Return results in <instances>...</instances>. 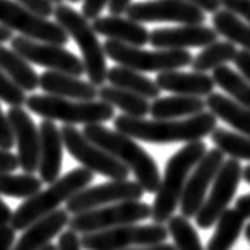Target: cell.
<instances>
[{
  "label": "cell",
  "instance_id": "b9f144b4",
  "mask_svg": "<svg viewBox=\"0 0 250 250\" xmlns=\"http://www.w3.org/2000/svg\"><path fill=\"white\" fill-rule=\"evenodd\" d=\"M232 62L236 64L241 76L250 83V52L249 50H239V52L236 53Z\"/></svg>",
  "mask_w": 250,
  "mask_h": 250
},
{
  "label": "cell",
  "instance_id": "5b68a950",
  "mask_svg": "<svg viewBox=\"0 0 250 250\" xmlns=\"http://www.w3.org/2000/svg\"><path fill=\"white\" fill-rule=\"evenodd\" d=\"M53 18L81 48L82 62L85 74L88 76V82L93 83L95 87H103L107 74L106 53L90 21L77 10L64 3L56 5L53 10Z\"/></svg>",
  "mask_w": 250,
  "mask_h": 250
},
{
  "label": "cell",
  "instance_id": "44dd1931",
  "mask_svg": "<svg viewBox=\"0 0 250 250\" xmlns=\"http://www.w3.org/2000/svg\"><path fill=\"white\" fill-rule=\"evenodd\" d=\"M92 27L96 34L107 37V41H116L121 43L133 45V47H145L149 43V31L130 18L122 16H98L93 20Z\"/></svg>",
  "mask_w": 250,
  "mask_h": 250
},
{
  "label": "cell",
  "instance_id": "ee69618b",
  "mask_svg": "<svg viewBox=\"0 0 250 250\" xmlns=\"http://www.w3.org/2000/svg\"><path fill=\"white\" fill-rule=\"evenodd\" d=\"M20 167L18 157L10 151L0 149V172H15Z\"/></svg>",
  "mask_w": 250,
  "mask_h": 250
},
{
  "label": "cell",
  "instance_id": "f907efd6",
  "mask_svg": "<svg viewBox=\"0 0 250 250\" xmlns=\"http://www.w3.org/2000/svg\"><path fill=\"white\" fill-rule=\"evenodd\" d=\"M13 39V31H10L8 27H5L0 24V43H3V42H8Z\"/></svg>",
  "mask_w": 250,
  "mask_h": 250
},
{
  "label": "cell",
  "instance_id": "e575fe53",
  "mask_svg": "<svg viewBox=\"0 0 250 250\" xmlns=\"http://www.w3.org/2000/svg\"><path fill=\"white\" fill-rule=\"evenodd\" d=\"M167 231L168 236H172L173 246L177 247V250H206L194 226L181 215H173L167 221Z\"/></svg>",
  "mask_w": 250,
  "mask_h": 250
},
{
  "label": "cell",
  "instance_id": "7c38bea8",
  "mask_svg": "<svg viewBox=\"0 0 250 250\" xmlns=\"http://www.w3.org/2000/svg\"><path fill=\"white\" fill-rule=\"evenodd\" d=\"M242 180V166L237 159L225 161L212 183L210 194L206 197L202 207L196 213V225L202 229H208L217 223L225 210L236 196Z\"/></svg>",
  "mask_w": 250,
  "mask_h": 250
},
{
  "label": "cell",
  "instance_id": "83f0119b",
  "mask_svg": "<svg viewBox=\"0 0 250 250\" xmlns=\"http://www.w3.org/2000/svg\"><path fill=\"white\" fill-rule=\"evenodd\" d=\"M98 96L101 101L121 109L128 117L143 119L146 114H149V101L143 96L128 92V90L112 87V85H103L98 88Z\"/></svg>",
  "mask_w": 250,
  "mask_h": 250
},
{
  "label": "cell",
  "instance_id": "f6af8a7d",
  "mask_svg": "<svg viewBox=\"0 0 250 250\" xmlns=\"http://www.w3.org/2000/svg\"><path fill=\"white\" fill-rule=\"evenodd\" d=\"M185 2L196 5V7L201 8L204 13H215V11H218L221 7L220 0H185Z\"/></svg>",
  "mask_w": 250,
  "mask_h": 250
},
{
  "label": "cell",
  "instance_id": "9f6ffc18",
  "mask_svg": "<svg viewBox=\"0 0 250 250\" xmlns=\"http://www.w3.org/2000/svg\"><path fill=\"white\" fill-rule=\"evenodd\" d=\"M69 2H72V3H76V2H79V0H69Z\"/></svg>",
  "mask_w": 250,
  "mask_h": 250
},
{
  "label": "cell",
  "instance_id": "11a10c76",
  "mask_svg": "<svg viewBox=\"0 0 250 250\" xmlns=\"http://www.w3.org/2000/svg\"><path fill=\"white\" fill-rule=\"evenodd\" d=\"M48 2H52V3H56V5H60V3H62V0H48Z\"/></svg>",
  "mask_w": 250,
  "mask_h": 250
},
{
  "label": "cell",
  "instance_id": "ffe728a7",
  "mask_svg": "<svg viewBox=\"0 0 250 250\" xmlns=\"http://www.w3.org/2000/svg\"><path fill=\"white\" fill-rule=\"evenodd\" d=\"M69 213L66 208H58L47 217L34 221L16 241L13 250H42L45 246L52 244L53 237L61 234L62 229L69 225Z\"/></svg>",
  "mask_w": 250,
  "mask_h": 250
},
{
  "label": "cell",
  "instance_id": "6da1fadb",
  "mask_svg": "<svg viewBox=\"0 0 250 250\" xmlns=\"http://www.w3.org/2000/svg\"><path fill=\"white\" fill-rule=\"evenodd\" d=\"M114 127L117 132L145 143H192L201 141L217 128V117L210 111L173 121H146L145 117L138 119L121 114L114 119Z\"/></svg>",
  "mask_w": 250,
  "mask_h": 250
},
{
  "label": "cell",
  "instance_id": "ab89813d",
  "mask_svg": "<svg viewBox=\"0 0 250 250\" xmlns=\"http://www.w3.org/2000/svg\"><path fill=\"white\" fill-rule=\"evenodd\" d=\"M109 3V0H83L82 5V15L90 20H96L101 15V11Z\"/></svg>",
  "mask_w": 250,
  "mask_h": 250
},
{
  "label": "cell",
  "instance_id": "cb8c5ba5",
  "mask_svg": "<svg viewBox=\"0 0 250 250\" xmlns=\"http://www.w3.org/2000/svg\"><path fill=\"white\" fill-rule=\"evenodd\" d=\"M206 111V101L199 96L173 95L166 98H156L149 106V114L157 121H173V119L191 117Z\"/></svg>",
  "mask_w": 250,
  "mask_h": 250
},
{
  "label": "cell",
  "instance_id": "277c9868",
  "mask_svg": "<svg viewBox=\"0 0 250 250\" xmlns=\"http://www.w3.org/2000/svg\"><path fill=\"white\" fill-rule=\"evenodd\" d=\"M95 173L90 170L79 167L72 168L56 181H53L45 191H39L37 194L26 199L13 212L11 226L15 231H24L34 221L47 217L55 210H58L61 204H66L72 196L85 189L93 181Z\"/></svg>",
  "mask_w": 250,
  "mask_h": 250
},
{
  "label": "cell",
  "instance_id": "7402d4cb",
  "mask_svg": "<svg viewBox=\"0 0 250 250\" xmlns=\"http://www.w3.org/2000/svg\"><path fill=\"white\" fill-rule=\"evenodd\" d=\"M39 87L47 95L61 96V98L76 101H93L98 98V87L93 83L81 81L69 74L56 71H45L39 76Z\"/></svg>",
  "mask_w": 250,
  "mask_h": 250
},
{
  "label": "cell",
  "instance_id": "4dcf8cb0",
  "mask_svg": "<svg viewBox=\"0 0 250 250\" xmlns=\"http://www.w3.org/2000/svg\"><path fill=\"white\" fill-rule=\"evenodd\" d=\"M212 79L215 85H218L221 90H225L231 96V100L250 109V83L239 72L232 71L231 67L223 64L215 67Z\"/></svg>",
  "mask_w": 250,
  "mask_h": 250
},
{
  "label": "cell",
  "instance_id": "1f68e13d",
  "mask_svg": "<svg viewBox=\"0 0 250 250\" xmlns=\"http://www.w3.org/2000/svg\"><path fill=\"white\" fill-rule=\"evenodd\" d=\"M42 189V180L34 173L15 175L11 172H0V196L29 199Z\"/></svg>",
  "mask_w": 250,
  "mask_h": 250
},
{
  "label": "cell",
  "instance_id": "9c48e42d",
  "mask_svg": "<svg viewBox=\"0 0 250 250\" xmlns=\"http://www.w3.org/2000/svg\"><path fill=\"white\" fill-rule=\"evenodd\" d=\"M0 24L10 31L20 32L22 37L36 42L64 45L69 42V36L56 21L34 13L15 0H0Z\"/></svg>",
  "mask_w": 250,
  "mask_h": 250
},
{
  "label": "cell",
  "instance_id": "816d5d0a",
  "mask_svg": "<svg viewBox=\"0 0 250 250\" xmlns=\"http://www.w3.org/2000/svg\"><path fill=\"white\" fill-rule=\"evenodd\" d=\"M242 178H244V181H247V183L250 185V166L242 168Z\"/></svg>",
  "mask_w": 250,
  "mask_h": 250
},
{
  "label": "cell",
  "instance_id": "681fc988",
  "mask_svg": "<svg viewBox=\"0 0 250 250\" xmlns=\"http://www.w3.org/2000/svg\"><path fill=\"white\" fill-rule=\"evenodd\" d=\"M125 250H177L173 244L161 242V244H151V246H140V247H130Z\"/></svg>",
  "mask_w": 250,
  "mask_h": 250
},
{
  "label": "cell",
  "instance_id": "f35d334b",
  "mask_svg": "<svg viewBox=\"0 0 250 250\" xmlns=\"http://www.w3.org/2000/svg\"><path fill=\"white\" fill-rule=\"evenodd\" d=\"M15 2L21 3L22 7L32 10L34 13L43 16V18H48V16H53V3L48 2V0H15Z\"/></svg>",
  "mask_w": 250,
  "mask_h": 250
},
{
  "label": "cell",
  "instance_id": "484cf974",
  "mask_svg": "<svg viewBox=\"0 0 250 250\" xmlns=\"http://www.w3.org/2000/svg\"><path fill=\"white\" fill-rule=\"evenodd\" d=\"M106 81L112 87L128 90V92L143 96L146 100H156L161 96V88L157 87V83L154 81L143 76V72L130 69V67H124V66L111 67V69H107Z\"/></svg>",
  "mask_w": 250,
  "mask_h": 250
},
{
  "label": "cell",
  "instance_id": "2e32d148",
  "mask_svg": "<svg viewBox=\"0 0 250 250\" xmlns=\"http://www.w3.org/2000/svg\"><path fill=\"white\" fill-rule=\"evenodd\" d=\"M225 162V154L218 147L208 149L188 177L183 194L180 199V213L185 218L196 217L206 201L208 188L212 186L218 170Z\"/></svg>",
  "mask_w": 250,
  "mask_h": 250
},
{
  "label": "cell",
  "instance_id": "7bdbcfd3",
  "mask_svg": "<svg viewBox=\"0 0 250 250\" xmlns=\"http://www.w3.org/2000/svg\"><path fill=\"white\" fill-rule=\"evenodd\" d=\"M13 226H0V250H13L16 244V234Z\"/></svg>",
  "mask_w": 250,
  "mask_h": 250
},
{
  "label": "cell",
  "instance_id": "bcb514c9",
  "mask_svg": "<svg viewBox=\"0 0 250 250\" xmlns=\"http://www.w3.org/2000/svg\"><path fill=\"white\" fill-rule=\"evenodd\" d=\"M130 5H132V0H109L107 8H109L112 16H121L128 10Z\"/></svg>",
  "mask_w": 250,
  "mask_h": 250
},
{
  "label": "cell",
  "instance_id": "d6986e66",
  "mask_svg": "<svg viewBox=\"0 0 250 250\" xmlns=\"http://www.w3.org/2000/svg\"><path fill=\"white\" fill-rule=\"evenodd\" d=\"M41 136V157H39V178L42 183L52 185L60 178L62 166V136L56 124L43 119L39 125Z\"/></svg>",
  "mask_w": 250,
  "mask_h": 250
},
{
  "label": "cell",
  "instance_id": "4316f807",
  "mask_svg": "<svg viewBox=\"0 0 250 250\" xmlns=\"http://www.w3.org/2000/svg\"><path fill=\"white\" fill-rule=\"evenodd\" d=\"M0 71L13 81L24 92H34L39 87V76L32 66L15 50L0 43Z\"/></svg>",
  "mask_w": 250,
  "mask_h": 250
},
{
  "label": "cell",
  "instance_id": "e0dca14e",
  "mask_svg": "<svg viewBox=\"0 0 250 250\" xmlns=\"http://www.w3.org/2000/svg\"><path fill=\"white\" fill-rule=\"evenodd\" d=\"M8 122L15 136V145L18 146V162L24 173H36L39 170L41 157V136L39 128L32 117L27 114L22 106L10 107L7 112Z\"/></svg>",
  "mask_w": 250,
  "mask_h": 250
},
{
  "label": "cell",
  "instance_id": "8992f818",
  "mask_svg": "<svg viewBox=\"0 0 250 250\" xmlns=\"http://www.w3.org/2000/svg\"><path fill=\"white\" fill-rule=\"evenodd\" d=\"M26 107L34 114L64 125H93L114 119V107L101 100L76 101L53 95H31L26 98Z\"/></svg>",
  "mask_w": 250,
  "mask_h": 250
},
{
  "label": "cell",
  "instance_id": "3957f363",
  "mask_svg": "<svg viewBox=\"0 0 250 250\" xmlns=\"http://www.w3.org/2000/svg\"><path fill=\"white\" fill-rule=\"evenodd\" d=\"M206 152L207 146L202 140L192 141L186 143L167 161L166 172L156 191L154 204L151 206V218L154 223L166 225L173 217L175 210L180 206L188 177Z\"/></svg>",
  "mask_w": 250,
  "mask_h": 250
},
{
  "label": "cell",
  "instance_id": "74e56055",
  "mask_svg": "<svg viewBox=\"0 0 250 250\" xmlns=\"http://www.w3.org/2000/svg\"><path fill=\"white\" fill-rule=\"evenodd\" d=\"M220 3L225 10L242 16L250 24V0H220Z\"/></svg>",
  "mask_w": 250,
  "mask_h": 250
},
{
  "label": "cell",
  "instance_id": "d4e9b609",
  "mask_svg": "<svg viewBox=\"0 0 250 250\" xmlns=\"http://www.w3.org/2000/svg\"><path fill=\"white\" fill-rule=\"evenodd\" d=\"M206 107L212 114L234 128L244 136L250 138V109L234 100L220 93H210L206 100Z\"/></svg>",
  "mask_w": 250,
  "mask_h": 250
},
{
  "label": "cell",
  "instance_id": "c3c4849f",
  "mask_svg": "<svg viewBox=\"0 0 250 250\" xmlns=\"http://www.w3.org/2000/svg\"><path fill=\"white\" fill-rule=\"evenodd\" d=\"M11 218H13V210H11L2 199H0V226L10 225Z\"/></svg>",
  "mask_w": 250,
  "mask_h": 250
},
{
  "label": "cell",
  "instance_id": "f1b7e54d",
  "mask_svg": "<svg viewBox=\"0 0 250 250\" xmlns=\"http://www.w3.org/2000/svg\"><path fill=\"white\" fill-rule=\"evenodd\" d=\"M215 225L217 228L207 244V250H231L246 228V218L236 208H228Z\"/></svg>",
  "mask_w": 250,
  "mask_h": 250
},
{
  "label": "cell",
  "instance_id": "d590c367",
  "mask_svg": "<svg viewBox=\"0 0 250 250\" xmlns=\"http://www.w3.org/2000/svg\"><path fill=\"white\" fill-rule=\"evenodd\" d=\"M0 101L11 107L26 104V92L21 90L11 79L0 71Z\"/></svg>",
  "mask_w": 250,
  "mask_h": 250
},
{
  "label": "cell",
  "instance_id": "8fae6325",
  "mask_svg": "<svg viewBox=\"0 0 250 250\" xmlns=\"http://www.w3.org/2000/svg\"><path fill=\"white\" fill-rule=\"evenodd\" d=\"M62 145L67 152L81 164L83 168L93 173L103 175L109 180H127L130 170L114 159L111 154L101 149L90 140L85 138L82 132L74 125H62L61 128Z\"/></svg>",
  "mask_w": 250,
  "mask_h": 250
},
{
  "label": "cell",
  "instance_id": "7dc6e473",
  "mask_svg": "<svg viewBox=\"0 0 250 250\" xmlns=\"http://www.w3.org/2000/svg\"><path fill=\"white\" fill-rule=\"evenodd\" d=\"M234 208H236L237 212H239L246 220L250 218V194L241 196L239 199H237Z\"/></svg>",
  "mask_w": 250,
  "mask_h": 250
},
{
  "label": "cell",
  "instance_id": "603a6c76",
  "mask_svg": "<svg viewBox=\"0 0 250 250\" xmlns=\"http://www.w3.org/2000/svg\"><path fill=\"white\" fill-rule=\"evenodd\" d=\"M157 87L166 92L175 95H188V96H208L213 93L215 82L212 76L206 72H181V71H167L159 72L156 77Z\"/></svg>",
  "mask_w": 250,
  "mask_h": 250
},
{
  "label": "cell",
  "instance_id": "60d3db41",
  "mask_svg": "<svg viewBox=\"0 0 250 250\" xmlns=\"http://www.w3.org/2000/svg\"><path fill=\"white\" fill-rule=\"evenodd\" d=\"M58 250H82L81 246V237L77 236V232L74 231H64L61 232L60 241H58Z\"/></svg>",
  "mask_w": 250,
  "mask_h": 250
},
{
  "label": "cell",
  "instance_id": "8d00e7d4",
  "mask_svg": "<svg viewBox=\"0 0 250 250\" xmlns=\"http://www.w3.org/2000/svg\"><path fill=\"white\" fill-rule=\"evenodd\" d=\"M15 145V136L11 125L8 122L7 114H3L2 107H0V149L2 151H10Z\"/></svg>",
  "mask_w": 250,
  "mask_h": 250
},
{
  "label": "cell",
  "instance_id": "f5cc1de1",
  "mask_svg": "<svg viewBox=\"0 0 250 250\" xmlns=\"http://www.w3.org/2000/svg\"><path fill=\"white\" fill-rule=\"evenodd\" d=\"M244 234H246V239L250 242V223L246 225V228H244Z\"/></svg>",
  "mask_w": 250,
  "mask_h": 250
},
{
  "label": "cell",
  "instance_id": "ba28073f",
  "mask_svg": "<svg viewBox=\"0 0 250 250\" xmlns=\"http://www.w3.org/2000/svg\"><path fill=\"white\" fill-rule=\"evenodd\" d=\"M151 218V206L143 201L117 202L77 213L69 220V229L77 234L104 231L124 225H133Z\"/></svg>",
  "mask_w": 250,
  "mask_h": 250
},
{
  "label": "cell",
  "instance_id": "4fadbf2b",
  "mask_svg": "<svg viewBox=\"0 0 250 250\" xmlns=\"http://www.w3.org/2000/svg\"><path fill=\"white\" fill-rule=\"evenodd\" d=\"M11 50L21 55L27 62L47 67L48 71H56L62 74H69L74 77H81L85 74V67L81 58L66 50L62 45L36 42L26 37L11 39Z\"/></svg>",
  "mask_w": 250,
  "mask_h": 250
},
{
  "label": "cell",
  "instance_id": "52a82bcc",
  "mask_svg": "<svg viewBox=\"0 0 250 250\" xmlns=\"http://www.w3.org/2000/svg\"><path fill=\"white\" fill-rule=\"evenodd\" d=\"M106 56L117 62L119 66L130 67L138 72H167L177 71L180 67L191 66L192 55L188 50H161L154 52L143 50V47L121 43L116 41L104 42Z\"/></svg>",
  "mask_w": 250,
  "mask_h": 250
},
{
  "label": "cell",
  "instance_id": "d6a6232c",
  "mask_svg": "<svg viewBox=\"0 0 250 250\" xmlns=\"http://www.w3.org/2000/svg\"><path fill=\"white\" fill-rule=\"evenodd\" d=\"M237 50L231 42H213L204 47V50L196 58H192L191 66L196 72L213 71L215 67L223 66L234 60Z\"/></svg>",
  "mask_w": 250,
  "mask_h": 250
},
{
  "label": "cell",
  "instance_id": "836d02e7",
  "mask_svg": "<svg viewBox=\"0 0 250 250\" xmlns=\"http://www.w3.org/2000/svg\"><path fill=\"white\" fill-rule=\"evenodd\" d=\"M212 141L223 154L231 156L237 161H250V138L241 133H232L225 128H215L212 133Z\"/></svg>",
  "mask_w": 250,
  "mask_h": 250
},
{
  "label": "cell",
  "instance_id": "db71d44e",
  "mask_svg": "<svg viewBox=\"0 0 250 250\" xmlns=\"http://www.w3.org/2000/svg\"><path fill=\"white\" fill-rule=\"evenodd\" d=\"M42 250H58V247L53 246V244H48V246H45Z\"/></svg>",
  "mask_w": 250,
  "mask_h": 250
},
{
  "label": "cell",
  "instance_id": "5bb4252c",
  "mask_svg": "<svg viewBox=\"0 0 250 250\" xmlns=\"http://www.w3.org/2000/svg\"><path fill=\"white\" fill-rule=\"evenodd\" d=\"M143 194L145 189L136 181L111 180L107 183L87 186L81 192H77L66 202V210L69 215H77L87 212V210L100 208L117 202L140 201Z\"/></svg>",
  "mask_w": 250,
  "mask_h": 250
},
{
  "label": "cell",
  "instance_id": "30bf717a",
  "mask_svg": "<svg viewBox=\"0 0 250 250\" xmlns=\"http://www.w3.org/2000/svg\"><path fill=\"white\" fill-rule=\"evenodd\" d=\"M168 236L166 225H124L117 228L82 234V250H125L130 247L166 242Z\"/></svg>",
  "mask_w": 250,
  "mask_h": 250
},
{
  "label": "cell",
  "instance_id": "ac0fdd59",
  "mask_svg": "<svg viewBox=\"0 0 250 250\" xmlns=\"http://www.w3.org/2000/svg\"><path fill=\"white\" fill-rule=\"evenodd\" d=\"M218 34L204 24H183L180 27H161L149 32V43L161 50H185L207 47L217 42Z\"/></svg>",
  "mask_w": 250,
  "mask_h": 250
},
{
  "label": "cell",
  "instance_id": "9a60e30c",
  "mask_svg": "<svg viewBox=\"0 0 250 250\" xmlns=\"http://www.w3.org/2000/svg\"><path fill=\"white\" fill-rule=\"evenodd\" d=\"M136 22H178V24H204L206 13L185 0H146L135 2L125 11Z\"/></svg>",
  "mask_w": 250,
  "mask_h": 250
},
{
  "label": "cell",
  "instance_id": "7a4b0ae2",
  "mask_svg": "<svg viewBox=\"0 0 250 250\" xmlns=\"http://www.w3.org/2000/svg\"><path fill=\"white\" fill-rule=\"evenodd\" d=\"M82 133L87 140L124 164L135 175L136 183H140L145 192L156 194L161 185V172L156 161L145 147H141L133 138L117 130L106 128L103 124L85 125Z\"/></svg>",
  "mask_w": 250,
  "mask_h": 250
},
{
  "label": "cell",
  "instance_id": "f546056e",
  "mask_svg": "<svg viewBox=\"0 0 250 250\" xmlns=\"http://www.w3.org/2000/svg\"><path fill=\"white\" fill-rule=\"evenodd\" d=\"M213 29L220 36L228 39V42L241 45L250 52V24L237 18V15L228 10H218L213 13Z\"/></svg>",
  "mask_w": 250,
  "mask_h": 250
}]
</instances>
